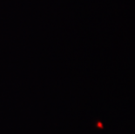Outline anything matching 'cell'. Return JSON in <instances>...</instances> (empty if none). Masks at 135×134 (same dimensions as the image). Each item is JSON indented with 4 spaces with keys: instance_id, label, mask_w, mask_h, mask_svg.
<instances>
[]
</instances>
